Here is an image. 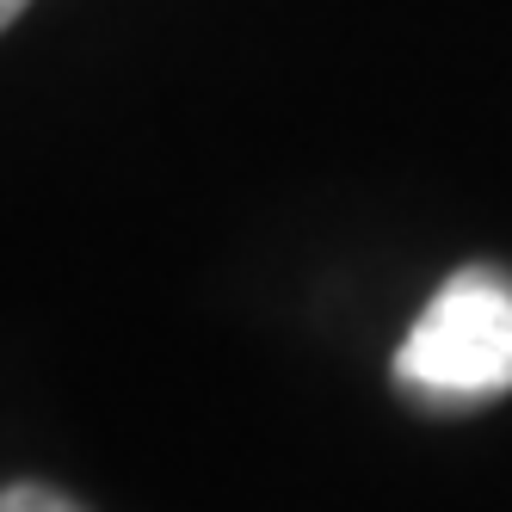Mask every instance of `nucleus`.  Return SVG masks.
<instances>
[{"mask_svg":"<svg viewBox=\"0 0 512 512\" xmlns=\"http://www.w3.org/2000/svg\"><path fill=\"white\" fill-rule=\"evenodd\" d=\"M395 383L438 401L469 408L512 389V278L506 272H457L438 284V297L420 309L408 340L395 352Z\"/></svg>","mask_w":512,"mask_h":512,"instance_id":"nucleus-1","label":"nucleus"},{"mask_svg":"<svg viewBox=\"0 0 512 512\" xmlns=\"http://www.w3.org/2000/svg\"><path fill=\"white\" fill-rule=\"evenodd\" d=\"M0 512H81L68 494L56 488H38V482H13V488H0Z\"/></svg>","mask_w":512,"mask_h":512,"instance_id":"nucleus-2","label":"nucleus"},{"mask_svg":"<svg viewBox=\"0 0 512 512\" xmlns=\"http://www.w3.org/2000/svg\"><path fill=\"white\" fill-rule=\"evenodd\" d=\"M19 13H25V0H0V31H7V25H13Z\"/></svg>","mask_w":512,"mask_h":512,"instance_id":"nucleus-3","label":"nucleus"}]
</instances>
